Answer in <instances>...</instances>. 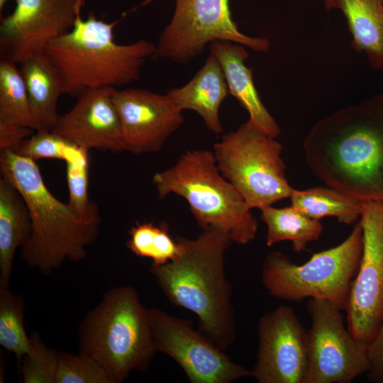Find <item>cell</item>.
Here are the masks:
<instances>
[{
	"label": "cell",
	"instance_id": "6da1fadb",
	"mask_svg": "<svg viewBox=\"0 0 383 383\" xmlns=\"http://www.w3.org/2000/svg\"><path fill=\"white\" fill-rule=\"evenodd\" d=\"M303 149L307 165L326 186L383 201V93L318 121Z\"/></svg>",
	"mask_w": 383,
	"mask_h": 383
},
{
	"label": "cell",
	"instance_id": "7a4b0ae2",
	"mask_svg": "<svg viewBox=\"0 0 383 383\" xmlns=\"http://www.w3.org/2000/svg\"><path fill=\"white\" fill-rule=\"evenodd\" d=\"M182 255L150 272L169 301L194 313L200 331L226 350L235 339L231 287L226 275L225 254L233 243L214 228L202 229L194 239L177 237Z\"/></svg>",
	"mask_w": 383,
	"mask_h": 383
},
{
	"label": "cell",
	"instance_id": "3957f363",
	"mask_svg": "<svg viewBox=\"0 0 383 383\" xmlns=\"http://www.w3.org/2000/svg\"><path fill=\"white\" fill-rule=\"evenodd\" d=\"M0 171L18 190L30 215L31 233L19 259L44 275L66 261L84 260L99 235L100 215L82 216L58 200L47 188L36 161L11 150H0Z\"/></svg>",
	"mask_w": 383,
	"mask_h": 383
},
{
	"label": "cell",
	"instance_id": "277c9868",
	"mask_svg": "<svg viewBox=\"0 0 383 383\" xmlns=\"http://www.w3.org/2000/svg\"><path fill=\"white\" fill-rule=\"evenodd\" d=\"M117 22H105L93 11L84 19L79 13L72 28L46 46L44 53L59 73L63 94L77 97L88 89L116 88L140 78L155 45L143 39L117 43Z\"/></svg>",
	"mask_w": 383,
	"mask_h": 383
},
{
	"label": "cell",
	"instance_id": "5b68a950",
	"mask_svg": "<svg viewBox=\"0 0 383 383\" xmlns=\"http://www.w3.org/2000/svg\"><path fill=\"white\" fill-rule=\"evenodd\" d=\"M79 353L97 362L113 383L144 372L157 353L149 311L131 285L109 289L84 316Z\"/></svg>",
	"mask_w": 383,
	"mask_h": 383
},
{
	"label": "cell",
	"instance_id": "8992f818",
	"mask_svg": "<svg viewBox=\"0 0 383 383\" xmlns=\"http://www.w3.org/2000/svg\"><path fill=\"white\" fill-rule=\"evenodd\" d=\"M158 199L170 194L184 198L198 225L228 234L233 243L246 245L257 233L251 207L221 173L213 151L187 150L169 169L152 179Z\"/></svg>",
	"mask_w": 383,
	"mask_h": 383
},
{
	"label": "cell",
	"instance_id": "52a82bcc",
	"mask_svg": "<svg viewBox=\"0 0 383 383\" xmlns=\"http://www.w3.org/2000/svg\"><path fill=\"white\" fill-rule=\"evenodd\" d=\"M362 250V231L357 221L342 243L313 254L302 265L292 262L281 252H270L262 264V282L275 298L291 301L323 299L345 310Z\"/></svg>",
	"mask_w": 383,
	"mask_h": 383
},
{
	"label": "cell",
	"instance_id": "ba28073f",
	"mask_svg": "<svg viewBox=\"0 0 383 383\" xmlns=\"http://www.w3.org/2000/svg\"><path fill=\"white\" fill-rule=\"evenodd\" d=\"M282 145L250 119L214 143L213 155L223 174L251 209L272 206L289 198L294 188L285 176Z\"/></svg>",
	"mask_w": 383,
	"mask_h": 383
},
{
	"label": "cell",
	"instance_id": "9c48e42d",
	"mask_svg": "<svg viewBox=\"0 0 383 383\" xmlns=\"http://www.w3.org/2000/svg\"><path fill=\"white\" fill-rule=\"evenodd\" d=\"M170 23L161 33L153 60L185 63L215 40H228L256 52H267L270 41L241 33L233 20L229 0H175Z\"/></svg>",
	"mask_w": 383,
	"mask_h": 383
},
{
	"label": "cell",
	"instance_id": "30bf717a",
	"mask_svg": "<svg viewBox=\"0 0 383 383\" xmlns=\"http://www.w3.org/2000/svg\"><path fill=\"white\" fill-rule=\"evenodd\" d=\"M306 310L311 326L303 383H350L370 370L368 345L345 327L340 308L327 300L309 299Z\"/></svg>",
	"mask_w": 383,
	"mask_h": 383
},
{
	"label": "cell",
	"instance_id": "8fae6325",
	"mask_svg": "<svg viewBox=\"0 0 383 383\" xmlns=\"http://www.w3.org/2000/svg\"><path fill=\"white\" fill-rule=\"evenodd\" d=\"M157 352L170 356L192 383H231L252 376V370L233 362L208 336L187 319L148 309Z\"/></svg>",
	"mask_w": 383,
	"mask_h": 383
},
{
	"label": "cell",
	"instance_id": "7c38bea8",
	"mask_svg": "<svg viewBox=\"0 0 383 383\" xmlns=\"http://www.w3.org/2000/svg\"><path fill=\"white\" fill-rule=\"evenodd\" d=\"M359 222L362 255L345 310L352 335L369 345L383 318V201H365Z\"/></svg>",
	"mask_w": 383,
	"mask_h": 383
},
{
	"label": "cell",
	"instance_id": "4fadbf2b",
	"mask_svg": "<svg viewBox=\"0 0 383 383\" xmlns=\"http://www.w3.org/2000/svg\"><path fill=\"white\" fill-rule=\"evenodd\" d=\"M0 25L1 59L20 64L70 31L86 0H15Z\"/></svg>",
	"mask_w": 383,
	"mask_h": 383
},
{
	"label": "cell",
	"instance_id": "5bb4252c",
	"mask_svg": "<svg viewBox=\"0 0 383 383\" xmlns=\"http://www.w3.org/2000/svg\"><path fill=\"white\" fill-rule=\"evenodd\" d=\"M257 335L251 377L259 383H303L308 365L306 331L293 309L281 305L262 316Z\"/></svg>",
	"mask_w": 383,
	"mask_h": 383
},
{
	"label": "cell",
	"instance_id": "9a60e30c",
	"mask_svg": "<svg viewBox=\"0 0 383 383\" xmlns=\"http://www.w3.org/2000/svg\"><path fill=\"white\" fill-rule=\"evenodd\" d=\"M113 100L121 123L124 151L135 155L160 150L184 121L182 111L167 94L115 89Z\"/></svg>",
	"mask_w": 383,
	"mask_h": 383
},
{
	"label": "cell",
	"instance_id": "2e32d148",
	"mask_svg": "<svg viewBox=\"0 0 383 383\" xmlns=\"http://www.w3.org/2000/svg\"><path fill=\"white\" fill-rule=\"evenodd\" d=\"M116 88L88 89L59 116L52 133L89 151H124L122 126L113 100Z\"/></svg>",
	"mask_w": 383,
	"mask_h": 383
},
{
	"label": "cell",
	"instance_id": "e0dca14e",
	"mask_svg": "<svg viewBox=\"0 0 383 383\" xmlns=\"http://www.w3.org/2000/svg\"><path fill=\"white\" fill-rule=\"evenodd\" d=\"M245 47L218 40L209 44V50L222 67L229 93L248 111L249 119L265 133L277 138L280 135V128L255 88L252 70L245 65L249 55Z\"/></svg>",
	"mask_w": 383,
	"mask_h": 383
},
{
	"label": "cell",
	"instance_id": "ac0fdd59",
	"mask_svg": "<svg viewBox=\"0 0 383 383\" xmlns=\"http://www.w3.org/2000/svg\"><path fill=\"white\" fill-rule=\"evenodd\" d=\"M228 92L222 67L211 54L187 84L171 89L167 94L182 111L189 109L196 112L206 128L218 135L223 132L219 109Z\"/></svg>",
	"mask_w": 383,
	"mask_h": 383
},
{
	"label": "cell",
	"instance_id": "d6986e66",
	"mask_svg": "<svg viewBox=\"0 0 383 383\" xmlns=\"http://www.w3.org/2000/svg\"><path fill=\"white\" fill-rule=\"evenodd\" d=\"M324 6L341 11L353 48L365 55L373 70L383 71V0H324Z\"/></svg>",
	"mask_w": 383,
	"mask_h": 383
},
{
	"label": "cell",
	"instance_id": "ffe728a7",
	"mask_svg": "<svg viewBox=\"0 0 383 383\" xmlns=\"http://www.w3.org/2000/svg\"><path fill=\"white\" fill-rule=\"evenodd\" d=\"M35 131H52L60 115L57 106L63 94L59 73L43 52L21 62Z\"/></svg>",
	"mask_w": 383,
	"mask_h": 383
},
{
	"label": "cell",
	"instance_id": "44dd1931",
	"mask_svg": "<svg viewBox=\"0 0 383 383\" xmlns=\"http://www.w3.org/2000/svg\"><path fill=\"white\" fill-rule=\"evenodd\" d=\"M31 219L28 206L16 187L0 179V289L9 288L14 256L28 240Z\"/></svg>",
	"mask_w": 383,
	"mask_h": 383
},
{
	"label": "cell",
	"instance_id": "7402d4cb",
	"mask_svg": "<svg viewBox=\"0 0 383 383\" xmlns=\"http://www.w3.org/2000/svg\"><path fill=\"white\" fill-rule=\"evenodd\" d=\"M289 199L293 206L311 218L335 217L346 225L359 221L365 202L330 187L293 189Z\"/></svg>",
	"mask_w": 383,
	"mask_h": 383
},
{
	"label": "cell",
	"instance_id": "603a6c76",
	"mask_svg": "<svg viewBox=\"0 0 383 383\" xmlns=\"http://www.w3.org/2000/svg\"><path fill=\"white\" fill-rule=\"evenodd\" d=\"M261 219L266 224V245L281 241L292 242L296 252L307 250L309 243L319 239L324 228L320 221L311 218L292 205L282 208L269 206L260 209Z\"/></svg>",
	"mask_w": 383,
	"mask_h": 383
},
{
	"label": "cell",
	"instance_id": "cb8c5ba5",
	"mask_svg": "<svg viewBox=\"0 0 383 383\" xmlns=\"http://www.w3.org/2000/svg\"><path fill=\"white\" fill-rule=\"evenodd\" d=\"M17 63L0 60V125L35 131L26 84Z\"/></svg>",
	"mask_w": 383,
	"mask_h": 383
},
{
	"label": "cell",
	"instance_id": "d4e9b609",
	"mask_svg": "<svg viewBox=\"0 0 383 383\" xmlns=\"http://www.w3.org/2000/svg\"><path fill=\"white\" fill-rule=\"evenodd\" d=\"M128 248L136 256L152 260V265H162L178 258L183 245L171 237L165 223L136 222L128 231Z\"/></svg>",
	"mask_w": 383,
	"mask_h": 383
},
{
	"label": "cell",
	"instance_id": "484cf974",
	"mask_svg": "<svg viewBox=\"0 0 383 383\" xmlns=\"http://www.w3.org/2000/svg\"><path fill=\"white\" fill-rule=\"evenodd\" d=\"M25 300L9 288L0 289V345L18 362L30 349L24 328Z\"/></svg>",
	"mask_w": 383,
	"mask_h": 383
},
{
	"label": "cell",
	"instance_id": "4316f807",
	"mask_svg": "<svg viewBox=\"0 0 383 383\" xmlns=\"http://www.w3.org/2000/svg\"><path fill=\"white\" fill-rule=\"evenodd\" d=\"M29 338L30 349L20 362L21 382L55 383L58 352L48 347L37 332Z\"/></svg>",
	"mask_w": 383,
	"mask_h": 383
},
{
	"label": "cell",
	"instance_id": "83f0119b",
	"mask_svg": "<svg viewBox=\"0 0 383 383\" xmlns=\"http://www.w3.org/2000/svg\"><path fill=\"white\" fill-rule=\"evenodd\" d=\"M84 150L52 131H35L13 151L34 161L40 159H57L66 162Z\"/></svg>",
	"mask_w": 383,
	"mask_h": 383
},
{
	"label": "cell",
	"instance_id": "f1b7e54d",
	"mask_svg": "<svg viewBox=\"0 0 383 383\" xmlns=\"http://www.w3.org/2000/svg\"><path fill=\"white\" fill-rule=\"evenodd\" d=\"M66 163L69 205L84 216H99L96 203L89 198V151L83 150Z\"/></svg>",
	"mask_w": 383,
	"mask_h": 383
},
{
	"label": "cell",
	"instance_id": "f546056e",
	"mask_svg": "<svg viewBox=\"0 0 383 383\" xmlns=\"http://www.w3.org/2000/svg\"><path fill=\"white\" fill-rule=\"evenodd\" d=\"M55 383H113L106 370L86 355L58 352Z\"/></svg>",
	"mask_w": 383,
	"mask_h": 383
},
{
	"label": "cell",
	"instance_id": "4dcf8cb0",
	"mask_svg": "<svg viewBox=\"0 0 383 383\" xmlns=\"http://www.w3.org/2000/svg\"><path fill=\"white\" fill-rule=\"evenodd\" d=\"M368 354L370 362V377L380 382L383 377V318L375 336L368 345Z\"/></svg>",
	"mask_w": 383,
	"mask_h": 383
},
{
	"label": "cell",
	"instance_id": "1f68e13d",
	"mask_svg": "<svg viewBox=\"0 0 383 383\" xmlns=\"http://www.w3.org/2000/svg\"><path fill=\"white\" fill-rule=\"evenodd\" d=\"M35 131L30 128L0 125V150H13L23 140L31 136Z\"/></svg>",
	"mask_w": 383,
	"mask_h": 383
},
{
	"label": "cell",
	"instance_id": "d6a6232c",
	"mask_svg": "<svg viewBox=\"0 0 383 383\" xmlns=\"http://www.w3.org/2000/svg\"><path fill=\"white\" fill-rule=\"evenodd\" d=\"M8 0H0V12L1 13L5 4Z\"/></svg>",
	"mask_w": 383,
	"mask_h": 383
},
{
	"label": "cell",
	"instance_id": "836d02e7",
	"mask_svg": "<svg viewBox=\"0 0 383 383\" xmlns=\"http://www.w3.org/2000/svg\"><path fill=\"white\" fill-rule=\"evenodd\" d=\"M380 382H383V377H382V378L381 379Z\"/></svg>",
	"mask_w": 383,
	"mask_h": 383
}]
</instances>
